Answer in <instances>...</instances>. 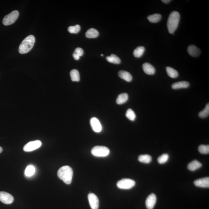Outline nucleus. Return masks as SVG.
Masks as SVG:
<instances>
[{
	"instance_id": "f8f14e48",
	"label": "nucleus",
	"mask_w": 209,
	"mask_h": 209,
	"mask_svg": "<svg viewBox=\"0 0 209 209\" xmlns=\"http://www.w3.org/2000/svg\"><path fill=\"white\" fill-rule=\"evenodd\" d=\"M194 184L197 187L202 188H209V177L198 179L194 181Z\"/></svg>"
},
{
	"instance_id": "a878e982",
	"label": "nucleus",
	"mask_w": 209,
	"mask_h": 209,
	"mask_svg": "<svg viewBox=\"0 0 209 209\" xmlns=\"http://www.w3.org/2000/svg\"><path fill=\"white\" fill-rule=\"evenodd\" d=\"M209 114V104H206L205 108L203 110L199 113V116L201 118L208 117Z\"/></svg>"
},
{
	"instance_id": "f704fd0d",
	"label": "nucleus",
	"mask_w": 209,
	"mask_h": 209,
	"mask_svg": "<svg viewBox=\"0 0 209 209\" xmlns=\"http://www.w3.org/2000/svg\"><path fill=\"white\" fill-rule=\"evenodd\" d=\"M3 150V149L2 147H0V153H1L2 152Z\"/></svg>"
},
{
	"instance_id": "9b49d317",
	"label": "nucleus",
	"mask_w": 209,
	"mask_h": 209,
	"mask_svg": "<svg viewBox=\"0 0 209 209\" xmlns=\"http://www.w3.org/2000/svg\"><path fill=\"white\" fill-rule=\"evenodd\" d=\"M157 202V197L155 194L152 193L147 197L146 201V206L147 209L154 208Z\"/></svg>"
},
{
	"instance_id": "6ab92c4d",
	"label": "nucleus",
	"mask_w": 209,
	"mask_h": 209,
	"mask_svg": "<svg viewBox=\"0 0 209 209\" xmlns=\"http://www.w3.org/2000/svg\"><path fill=\"white\" fill-rule=\"evenodd\" d=\"M128 95L126 93H123L119 94L116 99V103L119 104H121L125 103L128 99Z\"/></svg>"
},
{
	"instance_id": "c9c22d12",
	"label": "nucleus",
	"mask_w": 209,
	"mask_h": 209,
	"mask_svg": "<svg viewBox=\"0 0 209 209\" xmlns=\"http://www.w3.org/2000/svg\"><path fill=\"white\" fill-rule=\"evenodd\" d=\"M101 56H104L103 54H101Z\"/></svg>"
},
{
	"instance_id": "f03ea898",
	"label": "nucleus",
	"mask_w": 209,
	"mask_h": 209,
	"mask_svg": "<svg viewBox=\"0 0 209 209\" xmlns=\"http://www.w3.org/2000/svg\"><path fill=\"white\" fill-rule=\"evenodd\" d=\"M73 174L72 169L69 166H64L61 167L57 172L58 177L67 185L71 184Z\"/></svg>"
},
{
	"instance_id": "f257e3e1",
	"label": "nucleus",
	"mask_w": 209,
	"mask_h": 209,
	"mask_svg": "<svg viewBox=\"0 0 209 209\" xmlns=\"http://www.w3.org/2000/svg\"><path fill=\"white\" fill-rule=\"evenodd\" d=\"M180 15L176 11H174L170 13L167 21V26L170 34H173L178 27L180 23Z\"/></svg>"
},
{
	"instance_id": "393cba45",
	"label": "nucleus",
	"mask_w": 209,
	"mask_h": 209,
	"mask_svg": "<svg viewBox=\"0 0 209 209\" xmlns=\"http://www.w3.org/2000/svg\"><path fill=\"white\" fill-rule=\"evenodd\" d=\"M166 71L167 74L171 78H175L178 77L179 76L178 72L175 69L171 67H167Z\"/></svg>"
},
{
	"instance_id": "72a5a7b5",
	"label": "nucleus",
	"mask_w": 209,
	"mask_h": 209,
	"mask_svg": "<svg viewBox=\"0 0 209 209\" xmlns=\"http://www.w3.org/2000/svg\"><path fill=\"white\" fill-rule=\"evenodd\" d=\"M162 1L163 3H165V4H168L171 1L170 0H162Z\"/></svg>"
},
{
	"instance_id": "4468645a",
	"label": "nucleus",
	"mask_w": 209,
	"mask_h": 209,
	"mask_svg": "<svg viewBox=\"0 0 209 209\" xmlns=\"http://www.w3.org/2000/svg\"><path fill=\"white\" fill-rule=\"evenodd\" d=\"M144 72L148 75H153L155 72V69L153 66L149 63L146 62L142 65Z\"/></svg>"
},
{
	"instance_id": "2f4dec72",
	"label": "nucleus",
	"mask_w": 209,
	"mask_h": 209,
	"mask_svg": "<svg viewBox=\"0 0 209 209\" xmlns=\"http://www.w3.org/2000/svg\"><path fill=\"white\" fill-rule=\"evenodd\" d=\"M74 54H75L78 56L79 57H80L81 56H82L83 54L84 51L82 48L80 47H78L75 49L74 51Z\"/></svg>"
},
{
	"instance_id": "5701e85b",
	"label": "nucleus",
	"mask_w": 209,
	"mask_h": 209,
	"mask_svg": "<svg viewBox=\"0 0 209 209\" xmlns=\"http://www.w3.org/2000/svg\"><path fill=\"white\" fill-rule=\"evenodd\" d=\"M70 74L71 79L73 81H78L80 80V75L79 71L77 69H72L71 71Z\"/></svg>"
},
{
	"instance_id": "423d86ee",
	"label": "nucleus",
	"mask_w": 209,
	"mask_h": 209,
	"mask_svg": "<svg viewBox=\"0 0 209 209\" xmlns=\"http://www.w3.org/2000/svg\"><path fill=\"white\" fill-rule=\"evenodd\" d=\"M19 15V12L14 11L4 16L3 23L4 25L8 26L13 24L17 19Z\"/></svg>"
},
{
	"instance_id": "7ed1b4c3",
	"label": "nucleus",
	"mask_w": 209,
	"mask_h": 209,
	"mask_svg": "<svg viewBox=\"0 0 209 209\" xmlns=\"http://www.w3.org/2000/svg\"><path fill=\"white\" fill-rule=\"evenodd\" d=\"M35 39L34 36L29 35L26 37L20 45L19 51L21 54H25L31 50L34 46Z\"/></svg>"
},
{
	"instance_id": "bb28decb",
	"label": "nucleus",
	"mask_w": 209,
	"mask_h": 209,
	"mask_svg": "<svg viewBox=\"0 0 209 209\" xmlns=\"http://www.w3.org/2000/svg\"><path fill=\"white\" fill-rule=\"evenodd\" d=\"M35 167L32 165H29L26 167L25 171V174L27 177H31L34 175L35 173Z\"/></svg>"
},
{
	"instance_id": "7c9ffc66",
	"label": "nucleus",
	"mask_w": 209,
	"mask_h": 209,
	"mask_svg": "<svg viewBox=\"0 0 209 209\" xmlns=\"http://www.w3.org/2000/svg\"><path fill=\"white\" fill-rule=\"evenodd\" d=\"M169 155L167 154H163L158 158V162L160 164L165 163L168 160Z\"/></svg>"
},
{
	"instance_id": "a211bd4d",
	"label": "nucleus",
	"mask_w": 209,
	"mask_h": 209,
	"mask_svg": "<svg viewBox=\"0 0 209 209\" xmlns=\"http://www.w3.org/2000/svg\"><path fill=\"white\" fill-rule=\"evenodd\" d=\"M86 37L89 39H93L98 37L99 35V32L97 29L92 28L88 29L85 34Z\"/></svg>"
},
{
	"instance_id": "6e6552de",
	"label": "nucleus",
	"mask_w": 209,
	"mask_h": 209,
	"mask_svg": "<svg viewBox=\"0 0 209 209\" xmlns=\"http://www.w3.org/2000/svg\"><path fill=\"white\" fill-rule=\"evenodd\" d=\"M88 200L92 209H98L99 201L97 196L94 193H89L88 195Z\"/></svg>"
},
{
	"instance_id": "cd10ccee",
	"label": "nucleus",
	"mask_w": 209,
	"mask_h": 209,
	"mask_svg": "<svg viewBox=\"0 0 209 209\" xmlns=\"http://www.w3.org/2000/svg\"><path fill=\"white\" fill-rule=\"evenodd\" d=\"M126 115L128 119L131 121H134L135 120L136 115L134 111L131 109H128L126 113Z\"/></svg>"
},
{
	"instance_id": "20e7f679",
	"label": "nucleus",
	"mask_w": 209,
	"mask_h": 209,
	"mask_svg": "<svg viewBox=\"0 0 209 209\" xmlns=\"http://www.w3.org/2000/svg\"><path fill=\"white\" fill-rule=\"evenodd\" d=\"M110 150L108 147L104 146H96L93 147L91 153L94 156L99 157H107L110 153Z\"/></svg>"
},
{
	"instance_id": "dca6fc26",
	"label": "nucleus",
	"mask_w": 209,
	"mask_h": 209,
	"mask_svg": "<svg viewBox=\"0 0 209 209\" xmlns=\"http://www.w3.org/2000/svg\"><path fill=\"white\" fill-rule=\"evenodd\" d=\"M202 166V164L200 162L196 160H194L188 164L187 168L191 171H194L200 168Z\"/></svg>"
},
{
	"instance_id": "2eb2a0df",
	"label": "nucleus",
	"mask_w": 209,
	"mask_h": 209,
	"mask_svg": "<svg viewBox=\"0 0 209 209\" xmlns=\"http://www.w3.org/2000/svg\"><path fill=\"white\" fill-rule=\"evenodd\" d=\"M190 86V83L187 81H182L174 83L172 86L173 89H176L181 88H186Z\"/></svg>"
},
{
	"instance_id": "ddd939ff",
	"label": "nucleus",
	"mask_w": 209,
	"mask_h": 209,
	"mask_svg": "<svg viewBox=\"0 0 209 209\" xmlns=\"http://www.w3.org/2000/svg\"><path fill=\"white\" fill-rule=\"evenodd\" d=\"M187 52L190 55L193 57H198L201 54L200 49L193 45L188 46L187 48Z\"/></svg>"
},
{
	"instance_id": "39448f33",
	"label": "nucleus",
	"mask_w": 209,
	"mask_h": 209,
	"mask_svg": "<svg viewBox=\"0 0 209 209\" xmlns=\"http://www.w3.org/2000/svg\"><path fill=\"white\" fill-rule=\"evenodd\" d=\"M136 185V182L133 180L129 179H123L119 181L117 184L119 188L122 190H129L133 187Z\"/></svg>"
},
{
	"instance_id": "b1692460",
	"label": "nucleus",
	"mask_w": 209,
	"mask_h": 209,
	"mask_svg": "<svg viewBox=\"0 0 209 209\" xmlns=\"http://www.w3.org/2000/svg\"><path fill=\"white\" fill-rule=\"evenodd\" d=\"M138 160L143 163H149L152 162V157L148 155H141L138 157Z\"/></svg>"
},
{
	"instance_id": "f3484780",
	"label": "nucleus",
	"mask_w": 209,
	"mask_h": 209,
	"mask_svg": "<svg viewBox=\"0 0 209 209\" xmlns=\"http://www.w3.org/2000/svg\"><path fill=\"white\" fill-rule=\"evenodd\" d=\"M118 75L121 78L127 82H131L132 80V77L130 73L126 71L122 70L119 71Z\"/></svg>"
},
{
	"instance_id": "aec40b11",
	"label": "nucleus",
	"mask_w": 209,
	"mask_h": 209,
	"mask_svg": "<svg viewBox=\"0 0 209 209\" xmlns=\"http://www.w3.org/2000/svg\"><path fill=\"white\" fill-rule=\"evenodd\" d=\"M106 59L109 62L113 64H120L121 62L120 58L114 54H111L110 56H107L106 57Z\"/></svg>"
},
{
	"instance_id": "473e14b6",
	"label": "nucleus",
	"mask_w": 209,
	"mask_h": 209,
	"mask_svg": "<svg viewBox=\"0 0 209 209\" xmlns=\"http://www.w3.org/2000/svg\"><path fill=\"white\" fill-rule=\"evenodd\" d=\"M73 56L74 59L76 60H78L80 59V57H79L78 56L74 54V53L73 54Z\"/></svg>"
},
{
	"instance_id": "412c9836",
	"label": "nucleus",
	"mask_w": 209,
	"mask_h": 209,
	"mask_svg": "<svg viewBox=\"0 0 209 209\" xmlns=\"http://www.w3.org/2000/svg\"><path fill=\"white\" fill-rule=\"evenodd\" d=\"M145 50V48L143 46H139L134 50L133 54L134 57L139 58L143 55Z\"/></svg>"
},
{
	"instance_id": "c756f323",
	"label": "nucleus",
	"mask_w": 209,
	"mask_h": 209,
	"mask_svg": "<svg viewBox=\"0 0 209 209\" xmlns=\"http://www.w3.org/2000/svg\"><path fill=\"white\" fill-rule=\"evenodd\" d=\"M199 152L202 154H207L209 153V146L202 145L199 146Z\"/></svg>"
},
{
	"instance_id": "1a4fd4ad",
	"label": "nucleus",
	"mask_w": 209,
	"mask_h": 209,
	"mask_svg": "<svg viewBox=\"0 0 209 209\" xmlns=\"http://www.w3.org/2000/svg\"><path fill=\"white\" fill-rule=\"evenodd\" d=\"M0 201L6 204H10L14 201V197L11 194L6 192H0Z\"/></svg>"
},
{
	"instance_id": "0eeeda50",
	"label": "nucleus",
	"mask_w": 209,
	"mask_h": 209,
	"mask_svg": "<svg viewBox=\"0 0 209 209\" xmlns=\"http://www.w3.org/2000/svg\"><path fill=\"white\" fill-rule=\"evenodd\" d=\"M41 144L42 143L40 141H32L26 144L23 147V150L26 152H30L39 148Z\"/></svg>"
},
{
	"instance_id": "9d476101",
	"label": "nucleus",
	"mask_w": 209,
	"mask_h": 209,
	"mask_svg": "<svg viewBox=\"0 0 209 209\" xmlns=\"http://www.w3.org/2000/svg\"><path fill=\"white\" fill-rule=\"evenodd\" d=\"M90 125L93 130L96 132H99L102 131V126L99 119L96 117H93L91 119Z\"/></svg>"
},
{
	"instance_id": "c85d7f7f",
	"label": "nucleus",
	"mask_w": 209,
	"mask_h": 209,
	"mask_svg": "<svg viewBox=\"0 0 209 209\" xmlns=\"http://www.w3.org/2000/svg\"><path fill=\"white\" fill-rule=\"evenodd\" d=\"M80 26L79 24L76 25L75 26H70L68 29V31L71 34H78L80 31Z\"/></svg>"
},
{
	"instance_id": "4be33fe9",
	"label": "nucleus",
	"mask_w": 209,
	"mask_h": 209,
	"mask_svg": "<svg viewBox=\"0 0 209 209\" xmlns=\"http://www.w3.org/2000/svg\"><path fill=\"white\" fill-rule=\"evenodd\" d=\"M147 18L150 22L157 23L160 21L162 18V16L160 14H154L149 16Z\"/></svg>"
}]
</instances>
